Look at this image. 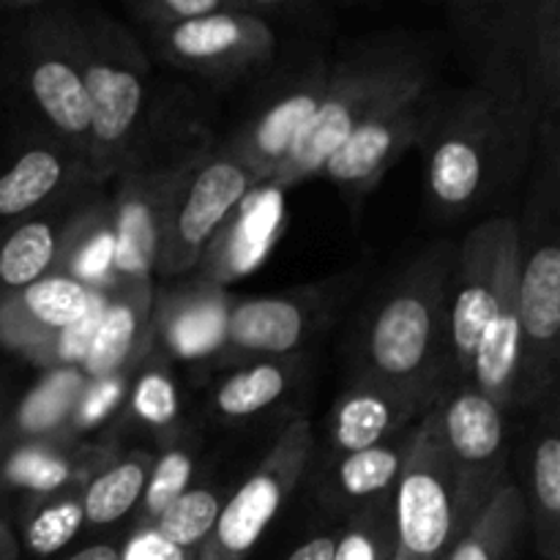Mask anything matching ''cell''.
Returning a JSON list of instances; mask_svg holds the SVG:
<instances>
[{
	"instance_id": "cell-45",
	"label": "cell",
	"mask_w": 560,
	"mask_h": 560,
	"mask_svg": "<svg viewBox=\"0 0 560 560\" xmlns=\"http://www.w3.org/2000/svg\"><path fill=\"white\" fill-rule=\"evenodd\" d=\"M5 421H9V397H5V388H0V446H3Z\"/></svg>"
},
{
	"instance_id": "cell-21",
	"label": "cell",
	"mask_w": 560,
	"mask_h": 560,
	"mask_svg": "<svg viewBox=\"0 0 560 560\" xmlns=\"http://www.w3.org/2000/svg\"><path fill=\"white\" fill-rule=\"evenodd\" d=\"M85 195L88 189L74 191L0 235V295L16 293L52 271L69 228L88 202Z\"/></svg>"
},
{
	"instance_id": "cell-1",
	"label": "cell",
	"mask_w": 560,
	"mask_h": 560,
	"mask_svg": "<svg viewBox=\"0 0 560 560\" xmlns=\"http://www.w3.org/2000/svg\"><path fill=\"white\" fill-rule=\"evenodd\" d=\"M539 126L541 109L523 88L432 85L416 140L432 211L459 219L501 202L534 162Z\"/></svg>"
},
{
	"instance_id": "cell-11",
	"label": "cell",
	"mask_w": 560,
	"mask_h": 560,
	"mask_svg": "<svg viewBox=\"0 0 560 560\" xmlns=\"http://www.w3.org/2000/svg\"><path fill=\"white\" fill-rule=\"evenodd\" d=\"M315 457V432L306 419H293L262 463L224 498L222 512L197 560H244L255 550L290 492L301 485Z\"/></svg>"
},
{
	"instance_id": "cell-12",
	"label": "cell",
	"mask_w": 560,
	"mask_h": 560,
	"mask_svg": "<svg viewBox=\"0 0 560 560\" xmlns=\"http://www.w3.org/2000/svg\"><path fill=\"white\" fill-rule=\"evenodd\" d=\"M435 405L443 443L457 476L459 512L470 528L498 490L509 485V410L470 383L446 388Z\"/></svg>"
},
{
	"instance_id": "cell-42",
	"label": "cell",
	"mask_w": 560,
	"mask_h": 560,
	"mask_svg": "<svg viewBox=\"0 0 560 560\" xmlns=\"http://www.w3.org/2000/svg\"><path fill=\"white\" fill-rule=\"evenodd\" d=\"M66 560H120V547L109 545V541H96V545L82 547Z\"/></svg>"
},
{
	"instance_id": "cell-25",
	"label": "cell",
	"mask_w": 560,
	"mask_h": 560,
	"mask_svg": "<svg viewBox=\"0 0 560 560\" xmlns=\"http://www.w3.org/2000/svg\"><path fill=\"white\" fill-rule=\"evenodd\" d=\"M85 383L88 377L82 375L80 366L47 370V375L36 383V388L22 399L14 419L5 421L3 443L9 438H14V446H20V443H58V438L66 435V427H69L77 402H80Z\"/></svg>"
},
{
	"instance_id": "cell-34",
	"label": "cell",
	"mask_w": 560,
	"mask_h": 560,
	"mask_svg": "<svg viewBox=\"0 0 560 560\" xmlns=\"http://www.w3.org/2000/svg\"><path fill=\"white\" fill-rule=\"evenodd\" d=\"M392 498L350 512L348 528L337 536L334 560H392L394 556V509Z\"/></svg>"
},
{
	"instance_id": "cell-16",
	"label": "cell",
	"mask_w": 560,
	"mask_h": 560,
	"mask_svg": "<svg viewBox=\"0 0 560 560\" xmlns=\"http://www.w3.org/2000/svg\"><path fill=\"white\" fill-rule=\"evenodd\" d=\"M82 189H93L85 164L60 142L25 131L0 159V235Z\"/></svg>"
},
{
	"instance_id": "cell-20",
	"label": "cell",
	"mask_w": 560,
	"mask_h": 560,
	"mask_svg": "<svg viewBox=\"0 0 560 560\" xmlns=\"http://www.w3.org/2000/svg\"><path fill=\"white\" fill-rule=\"evenodd\" d=\"M153 320L151 277L120 279L109 288L107 306L102 312L96 334L77 366L88 381L120 375L145 348L148 328Z\"/></svg>"
},
{
	"instance_id": "cell-26",
	"label": "cell",
	"mask_w": 560,
	"mask_h": 560,
	"mask_svg": "<svg viewBox=\"0 0 560 560\" xmlns=\"http://www.w3.org/2000/svg\"><path fill=\"white\" fill-rule=\"evenodd\" d=\"M52 271L69 273L98 290H109L120 282L115 271V224L109 200H88L82 206Z\"/></svg>"
},
{
	"instance_id": "cell-8",
	"label": "cell",
	"mask_w": 560,
	"mask_h": 560,
	"mask_svg": "<svg viewBox=\"0 0 560 560\" xmlns=\"http://www.w3.org/2000/svg\"><path fill=\"white\" fill-rule=\"evenodd\" d=\"M392 509L397 536L392 560H443L468 530L435 402L416 421Z\"/></svg>"
},
{
	"instance_id": "cell-32",
	"label": "cell",
	"mask_w": 560,
	"mask_h": 560,
	"mask_svg": "<svg viewBox=\"0 0 560 560\" xmlns=\"http://www.w3.org/2000/svg\"><path fill=\"white\" fill-rule=\"evenodd\" d=\"M224 495L222 490L208 485H191L189 490L180 492L167 509L156 517L151 525L159 536L173 541L175 547L197 552L206 539L211 536L213 525H217L219 512H222Z\"/></svg>"
},
{
	"instance_id": "cell-31",
	"label": "cell",
	"mask_w": 560,
	"mask_h": 560,
	"mask_svg": "<svg viewBox=\"0 0 560 560\" xmlns=\"http://www.w3.org/2000/svg\"><path fill=\"white\" fill-rule=\"evenodd\" d=\"M85 525L80 490L33 495L25 509V545L33 556H52Z\"/></svg>"
},
{
	"instance_id": "cell-43",
	"label": "cell",
	"mask_w": 560,
	"mask_h": 560,
	"mask_svg": "<svg viewBox=\"0 0 560 560\" xmlns=\"http://www.w3.org/2000/svg\"><path fill=\"white\" fill-rule=\"evenodd\" d=\"M47 0H0V9L3 11H22V9H33V5H42Z\"/></svg>"
},
{
	"instance_id": "cell-22",
	"label": "cell",
	"mask_w": 560,
	"mask_h": 560,
	"mask_svg": "<svg viewBox=\"0 0 560 560\" xmlns=\"http://www.w3.org/2000/svg\"><path fill=\"white\" fill-rule=\"evenodd\" d=\"M545 413L530 438L525 514L534 525L536 547L545 560H560V435L556 394L541 399Z\"/></svg>"
},
{
	"instance_id": "cell-24",
	"label": "cell",
	"mask_w": 560,
	"mask_h": 560,
	"mask_svg": "<svg viewBox=\"0 0 560 560\" xmlns=\"http://www.w3.org/2000/svg\"><path fill=\"white\" fill-rule=\"evenodd\" d=\"M228 312L230 304L219 290L200 288L164 301L151 326H156L159 339L170 353L180 359H200L222 348Z\"/></svg>"
},
{
	"instance_id": "cell-23",
	"label": "cell",
	"mask_w": 560,
	"mask_h": 560,
	"mask_svg": "<svg viewBox=\"0 0 560 560\" xmlns=\"http://www.w3.org/2000/svg\"><path fill=\"white\" fill-rule=\"evenodd\" d=\"M413 427L375 446L331 459L326 474V501L345 512H355L394 495Z\"/></svg>"
},
{
	"instance_id": "cell-41",
	"label": "cell",
	"mask_w": 560,
	"mask_h": 560,
	"mask_svg": "<svg viewBox=\"0 0 560 560\" xmlns=\"http://www.w3.org/2000/svg\"><path fill=\"white\" fill-rule=\"evenodd\" d=\"M244 11H252V14H284V11H301L306 9L315 0H235Z\"/></svg>"
},
{
	"instance_id": "cell-27",
	"label": "cell",
	"mask_w": 560,
	"mask_h": 560,
	"mask_svg": "<svg viewBox=\"0 0 560 560\" xmlns=\"http://www.w3.org/2000/svg\"><path fill=\"white\" fill-rule=\"evenodd\" d=\"M151 452H129L109 459L80 490L82 517L91 528H107L140 506L151 474Z\"/></svg>"
},
{
	"instance_id": "cell-13",
	"label": "cell",
	"mask_w": 560,
	"mask_h": 560,
	"mask_svg": "<svg viewBox=\"0 0 560 560\" xmlns=\"http://www.w3.org/2000/svg\"><path fill=\"white\" fill-rule=\"evenodd\" d=\"M517 249V224L512 217H490L476 224L463 244L454 246L448 277V348L454 377L470 381L476 342L495 310L503 268Z\"/></svg>"
},
{
	"instance_id": "cell-14",
	"label": "cell",
	"mask_w": 560,
	"mask_h": 560,
	"mask_svg": "<svg viewBox=\"0 0 560 560\" xmlns=\"http://www.w3.org/2000/svg\"><path fill=\"white\" fill-rule=\"evenodd\" d=\"M539 3L541 0H446L454 38L476 82L528 91L525 49Z\"/></svg>"
},
{
	"instance_id": "cell-10",
	"label": "cell",
	"mask_w": 560,
	"mask_h": 560,
	"mask_svg": "<svg viewBox=\"0 0 560 560\" xmlns=\"http://www.w3.org/2000/svg\"><path fill=\"white\" fill-rule=\"evenodd\" d=\"M148 44L173 69L213 82L262 74L279 52V36L271 22L241 9L148 27Z\"/></svg>"
},
{
	"instance_id": "cell-40",
	"label": "cell",
	"mask_w": 560,
	"mask_h": 560,
	"mask_svg": "<svg viewBox=\"0 0 560 560\" xmlns=\"http://www.w3.org/2000/svg\"><path fill=\"white\" fill-rule=\"evenodd\" d=\"M334 550H337V536L323 534L304 541L301 547H295L288 560H334Z\"/></svg>"
},
{
	"instance_id": "cell-18",
	"label": "cell",
	"mask_w": 560,
	"mask_h": 560,
	"mask_svg": "<svg viewBox=\"0 0 560 560\" xmlns=\"http://www.w3.org/2000/svg\"><path fill=\"white\" fill-rule=\"evenodd\" d=\"M320 293L244 299L230 306L222 350L246 359H284L304 348L320 323Z\"/></svg>"
},
{
	"instance_id": "cell-5",
	"label": "cell",
	"mask_w": 560,
	"mask_h": 560,
	"mask_svg": "<svg viewBox=\"0 0 560 560\" xmlns=\"http://www.w3.org/2000/svg\"><path fill=\"white\" fill-rule=\"evenodd\" d=\"M539 175L517 224V310L523 355L514 392L530 408L558 392L560 370V124L539 126Z\"/></svg>"
},
{
	"instance_id": "cell-44",
	"label": "cell",
	"mask_w": 560,
	"mask_h": 560,
	"mask_svg": "<svg viewBox=\"0 0 560 560\" xmlns=\"http://www.w3.org/2000/svg\"><path fill=\"white\" fill-rule=\"evenodd\" d=\"M14 556H16V550H14V545H11L9 530L0 528V560H14Z\"/></svg>"
},
{
	"instance_id": "cell-29",
	"label": "cell",
	"mask_w": 560,
	"mask_h": 560,
	"mask_svg": "<svg viewBox=\"0 0 560 560\" xmlns=\"http://www.w3.org/2000/svg\"><path fill=\"white\" fill-rule=\"evenodd\" d=\"M293 370L282 359H257L230 372L213 392V416L224 421H244L262 413L288 394Z\"/></svg>"
},
{
	"instance_id": "cell-4",
	"label": "cell",
	"mask_w": 560,
	"mask_h": 560,
	"mask_svg": "<svg viewBox=\"0 0 560 560\" xmlns=\"http://www.w3.org/2000/svg\"><path fill=\"white\" fill-rule=\"evenodd\" d=\"M11 14L0 38V96L27 120V131L60 142L88 170L91 107L74 5L47 0Z\"/></svg>"
},
{
	"instance_id": "cell-17",
	"label": "cell",
	"mask_w": 560,
	"mask_h": 560,
	"mask_svg": "<svg viewBox=\"0 0 560 560\" xmlns=\"http://www.w3.org/2000/svg\"><path fill=\"white\" fill-rule=\"evenodd\" d=\"M430 91L421 93L413 102L402 104V107H394L388 109V113L372 118L370 124L355 129L353 135L326 159L320 175L342 191L345 200L350 202L353 211L359 208V202H364L366 195L381 184L383 175H386L410 148H416V140H419L421 126H424L427 118V96H430Z\"/></svg>"
},
{
	"instance_id": "cell-6",
	"label": "cell",
	"mask_w": 560,
	"mask_h": 560,
	"mask_svg": "<svg viewBox=\"0 0 560 560\" xmlns=\"http://www.w3.org/2000/svg\"><path fill=\"white\" fill-rule=\"evenodd\" d=\"M77 47L91 107L88 180L118 178L153 118L151 58L140 38L115 16L74 5Z\"/></svg>"
},
{
	"instance_id": "cell-38",
	"label": "cell",
	"mask_w": 560,
	"mask_h": 560,
	"mask_svg": "<svg viewBox=\"0 0 560 560\" xmlns=\"http://www.w3.org/2000/svg\"><path fill=\"white\" fill-rule=\"evenodd\" d=\"M126 5L145 25V31L191 20V16L213 14V11L241 9L235 0H126Z\"/></svg>"
},
{
	"instance_id": "cell-3",
	"label": "cell",
	"mask_w": 560,
	"mask_h": 560,
	"mask_svg": "<svg viewBox=\"0 0 560 560\" xmlns=\"http://www.w3.org/2000/svg\"><path fill=\"white\" fill-rule=\"evenodd\" d=\"M435 74L438 58L421 38L408 33L355 38L331 55L320 107L268 184L288 189L320 175L326 159L355 129L419 98L435 85Z\"/></svg>"
},
{
	"instance_id": "cell-30",
	"label": "cell",
	"mask_w": 560,
	"mask_h": 560,
	"mask_svg": "<svg viewBox=\"0 0 560 560\" xmlns=\"http://www.w3.org/2000/svg\"><path fill=\"white\" fill-rule=\"evenodd\" d=\"M525 77L541 124H560V0L539 3L525 49Z\"/></svg>"
},
{
	"instance_id": "cell-28",
	"label": "cell",
	"mask_w": 560,
	"mask_h": 560,
	"mask_svg": "<svg viewBox=\"0 0 560 560\" xmlns=\"http://www.w3.org/2000/svg\"><path fill=\"white\" fill-rule=\"evenodd\" d=\"M525 525L523 490L509 481L443 560H509Z\"/></svg>"
},
{
	"instance_id": "cell-36",
	"label": "cell",
	"mask_w": 560,
	"mask_h": 560,
	"mask_svg": "<svg viewBox=\"0 0 560 560\" xmlns=\"http://www.w3.org/2000/svg\"><path fill=\"white\" fill-rule=\"evenodd\" d=\"M131 410L145 424L159 427V430L173 424L175 416H178V392H175V383L170 381L167 372H140L137 383L131 386Z\"/></svg>"
},
{
	"instance_id": "cell-37",
	"label": "cell",
	"mask_w": 560,
	"mask_h": 560,
	"mask_svg": "<svg viewBox=\"0 0 560 560\" xmlns=\"http://www.w3.org/2000/svg\"><path fill=\"white\" fill-rule=\"evenodd\" d=\"M126 397V375H109L102 381H88L85 388L80 394V402H77L74 413H71L69 427H66V435H77V432H88L98 424V421L107 419L109 413L118 410V405Z\"/></svg>"
},
{
	"instance_id": "cell-15",
	"label": "cell",
	"mask_w": 560,
	"mask_h": 560,
	"mask_svg": "<svg viewBox=\"0 0 560 560\" xmlns=\"http://www.w3.org/2000/svg\"><path fill=\"white\" fill-rule=\"evenodd\" d=\"M102 290L49 271L16 293L0 295V345L52 370L58 337L91 312Z\"/></svg>"
},
{
	"instance_id": "cell-7",
	"label": "cell",
	"mask_w": 560,
	"mask_h": 560,
	"mask_svg": "<svg viewBox=\"0 0 560 560\" xmlns=\"http://www.w3.org/2000/svg\"><path fill=\"white\" fill-rule=\"evenodd\" d=\"M331 55L315 42H301L268 66L249 113L235 124L222 142L255 175L257 186L268 184L279 164L293 151L301 131L315 118L323 102Z\"/></svg>"
},
{
	"instance_id": "cell-39",
	"label": "cell",
	"mask_w": 560,
	"mask_h": 560,
	"mask_svg": "<svg viewBox=\"0 0 560 560\" xmlns=\"http://www.w3.org/2000/svg\"><path fill=\"white\" fill-rule=\"evenodd\" d=\"M120 560H197V552L175 547L173 541L159 536L151 525H137V530L120 550Z\"/></svg>"
},
{
	"instance_id": "cell-9",
	"label": "cell",
	"mask_w": 560,
	"mask_h": 560,
	"mask_svg": "<svg viewBox=\"0 0 560 560\" xmlns=\"http://www.w3.org/2000/svg\"><path fill=\"white\" fill-rule=\"evenodd\" d=\"M255 186V175L235 153L222 142H208L170 200L153 271L180 277L195 268Z\"/></svg>"
},
{
	"instance_id": "cell-46",
	"label": "cell",
	"mask_w": 560,
	"mask_h": 560,
	"mask_svg": "<svg viewBox=\"0 0 560 560\" xmlns=\"http://www.w3.org/2000/svg\"><path fill=\"white\" fill-rule=\"evenodd\" d=\"M0 11H3V9H0Z\"/></svg>"
},
{
	"instance_id": "cell-19",
	"label": "cell",
	"mask_w": 560,
	"mask_h": 560,
	"mask_svg": "<svg viewBox=\"0 0 560 560\" xmlns=\"http://www.w3.org/2000/svg\"><path fill=\"white\" fill-rule=\"evenodd\" d=\"M430 399L394 388L388 383L353 377L337 397L328 419V454L331 459L361 452L410 430L421 419Z\"/></svg>"
},
{
	"instance_id": "cell-33",
	"label": "cell",
	"mask_w": 560,
	"mask_h": 560,
	"mask_svg": "<svg viewBox=\"0 0 560 560\" xmlns=\"http://www.w3.org/2000/svg\"><path fill=\"white\" fill-rule=\"evenodd\" d=\"M71 459L63 457L58 443H20L3 463V479L14 487H27L33 495H55L71 490L77 481Z\"/></svg>"
},
{
	"instance_id": "cell-35",
	"label": "cell",
	"mask_w": 560,
	"mask_h": 560,
	"mask_svg": "<svg viewBox=\"0 0 560 560\" xmlns=\"http://www.w3.org/2000/svg\"><path fill=\"white\" fill-rule=\"evenodd\" d=\"M195 452L184 443L164 448L159 457H153L151 474H148L145 492L140 498V525H153L159 514L191 487L195 479Z\"/></svg>"
},
{
	"instance_id": "cell-2",
	"label": "cell",
	"mask_w": 560,
	"mask_h": 560,
	"mask_svg": "<svg viewBox=\"0 0 560 560\" xmlns=\"http://www.w3.org/2000/svg\"><path fill=\"white\" fill-rule=\"evenodd\" d=\"M454 246L435 244L375 295L353 342V377L388 383L435 402L452 381L448 277Z\"/></svg>"
}]
</instances>
